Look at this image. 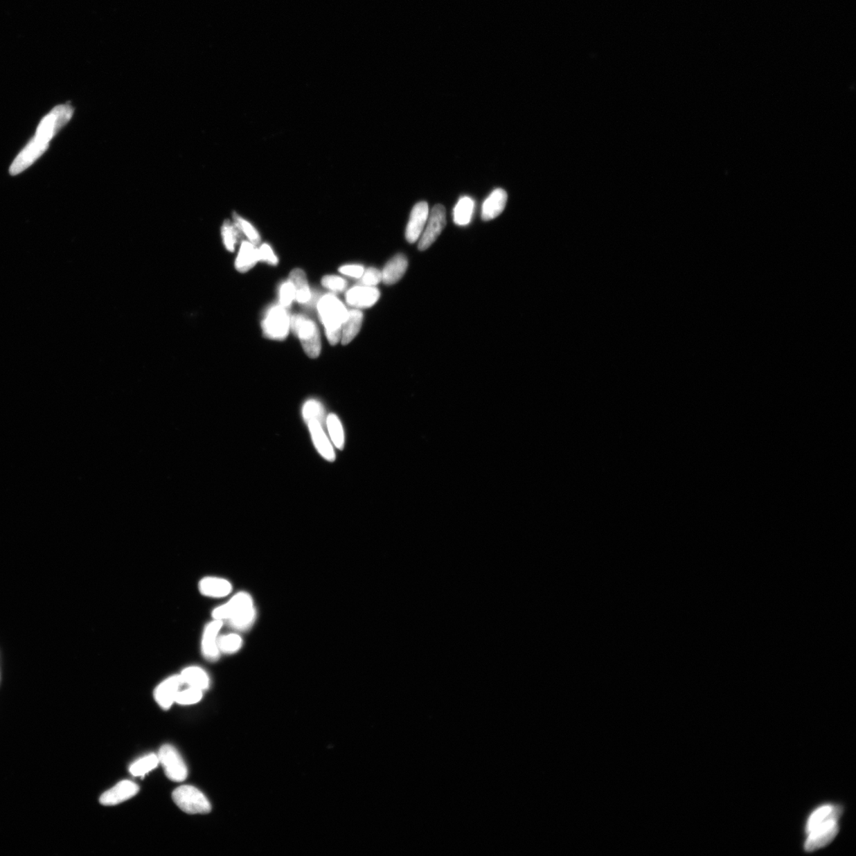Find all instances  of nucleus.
Instances as JSON below:
<instances>
[{
    "instance_id": "nucleus-1",
    "label": "nucleus",
    "mask_w": 856,
    "mask_h": 856,
    "mask_svg": "<svg viewBox=\"0 0 856 856\" xmlns=\"http://www.w3.org/2000/svg\"><path fill=\"white\" fill-rule=\"evenodd\" d=\"M212 617L213 619L227 622L229 627L235 630H249L256 618L253 599L248 592H238L227 603L214 608Z\"/></svg>"
},
{
    "instance_id": "nucleus-2",
    "label": "nucleus",
    "mask_w": 856,
    "mask_h": 856,
    "mask_svg": "<svg viewBox=\"0 0 856 856\" xmlns=\"http://www.w3.org/2000/svg\"><path fill=\"white\" fill-rule=\"evenodd\" d=\"M321 321L325 326L329 344L337 345L341 340L342 326L347 319L348 310L336 296H323L317 305Z\"/></svg>"
},
{
    "instance_id": "nucleus-3",
    "label": "nucleus",
    "mask_w": 856,
    "mask_h": 856,
    "mask_svg": "<svg viewBox=\"0 0 856 856\" xmlns=\"http://www.w3.org/2000/svg\"><path fill=\"white\" fill-rule=\"evenodd\" d=\"M290 330L297 337L307 355L316 359L321 351L319 329L315 322L301 314L290 316Z\"/></svg>"
},
{
    "instance_id": "nucleus-4",
    "label": "nucleus",
    "mask_w": 856,
    "mask_h": 856,
    "mask_svg": "<svg viewBox=\"0 0 856 856\" xmlns=\"http://www.w3.org/2000/svg\"><path fill=\"white\" fill-rule=\"evenodd\" d=\"M74 114V108L69 104L54 107L52 112L44 118L37 126V139L49 143L65 125H67Z\"/></svg>"
},
{
    "instance_id": "nucleus-5",
    "label": "nucleus",
    "mask_w": 856,
    "mask_h": 856,
    "mask_svg": "<svg viewBox=\"0 0 856 856\" xmlns=\"http://www.w3.org/2000/svg\"><path fill=\"white\" fill-rule=\"evenodd\" d=\"M172 798L179 808L189 814H206L211 811V805L205 794L195 787L181 786L175 789Z\"/></svg>"
},
{
    "instance_id": "nucleus-6",
    "label": "nucleus",
    "mask_w": 856,
    "mask_h": 856,
    "mask_svg": "<svg viewBox=\"0 0 856 856\" xmlns=\"http://www.w3.org/2000/svg\"><path fill=\"white\" fill-rule=\"evenodd\" d=\"M263 336L267 339L282 341L288 337L290 330V316L281 305L271 307L262 322Z\"/></svg>"
},
{
    "instance_id": "nucleus-7",
    "label": "nucleus",
    "mask_w": 856,
    "mask_h": 856,
    "mask_svg": "<svg viewBox=\"0 0 856 856\" xmlns=\"http://www.w3.org/2000/svg\"><path fill=\"white\" fill-rule=\"evenodd\" d=\"M158 758L170 781L183 782L188 777V767L182 756L172 745H163L159 751Z\"/></svg>"
},
{
    "instance_id": "nucleus-8",
    "label": "nucleus",
    "mask_w": 856,
    "mask_h": 856,
    "mask_svg": "<svg viewBox=\"0 0 856 856\" xmlns=\"http://www.w3.org/2000/svg\"><path fill=\"white\" fill-rule=\"evenodd\" d=\"M427 226L425 231L421 235L418 248L420 251H425L434 244L443 230L447 226L446 208L443 205L438 204L433 207L427 219Z\"/></svg>"
},
{
    "instance_id": "nucleus-9",
    "label": "nucleus",
    "mask_w": 856,
    "mask_h": 856,
    "mask_svg": "<svg viewBox=\"0 0 856 856\" xmlns=\"http://www.w3.org/2000/svg\"><path fill=\"white\" fill-rule=\"evenodd\" d=\"M837 819L838 817H832L808 833L805 843L806 852L812 853L824 848L835 839L839 831Z\"/></svg>"
},
{
    "instance_id": "nucleus-10",
    "label": "nucleus",
    "mask_w": 856,
    "mask_h": 856,
    "mask_svg": "<svg viewBox=\"0 0 856 856\" xmlns=\"http://www.w3.org/2000/svg\"><path fill=\"white\" fill-rule=\"evenodd\" d=\"M48 146V143L44 142L34 136V139L29 142V144L15 158L12 166L10 168V174L17 175L23 172L24 170L31 166L37 159H39L47 151Z\"/></svg>"
},
{
    "instance_id": "nucleus-11",
    "label": "nucleus",
    "mask_w": 856,
    "mask_h": 856,
    "mask_svg": "<svg viewBox=\"0 0 856 856\" xmlns=\"http://www.w3.org/2000/svg\"><path fill=\"white\" fill-rule=\"evenodd\" d=\"M224 622L222 620L213 619L203 630L201 641L202 654L208 661H217L221 656L218 648V636L222 629Z\"/></svg>"
},
{
    "instance_id": "nucleus-12",
    "label": "nucleus",
    "mask_w": 856,
    "mask_h": 856,
    "mask_svg": "<svg viewBox=\"0 0 856 856\" xmlns=\"http://www.w3.org/2000/svg\"><path fill=\"white\" fill-rule=\"evenodd\" d=\"M428 217H429V207H428L427 202L416 203L411 211L408 226L406 227L405 238L409 243L413 244L421 237Z\"/></svg>"
},
{
    "instance_id": "nucleus-13",
    "label": "nucleus",
    "mask_w": 856,
    "mask_h": 856,
    "mask_svg": "<svg viewBox=\"0 0 856 856\" xmlns=\"http://www.w3.org/2000/svg\"><path fill=\"white\" fill-rule=\"evenodd\" d=\"M184 683L180 675H174L159 684L154 690V698L162 709L168 710L175 702V699Z\"/></svg>"
},
{
    "instance_id": "nucleus-14",
    "label": "nucleus",
    "mask_w": 856,
    "mask_h": 856,
    "mask_svg": "<svg viewBox=\"0 0 856 856\" xmlns=\"http://www.w3.org/2000/svg\"><path fill=\"white\" fill-rule=\"evenodd\" d=\"M380 298V292L375 287L359 285L351 288L346 294V301L348 305L356 308L365 309L376 304Z\"/></svg>"
},
{
    "instance_id": "nucleus-15",
    "label": "nucleus",
    "mask_w": 856,
    "mask_h": 856,
    "mask_svg": "<svg viewBox=\"0 0 856 856\" xmlns=\"http://www.w3.org/2000/svg\"><path fill=\"white\" fill-rule=\"evenodd\" d=\"M139 785L129 781H124L104 793L100 798V803L104 805H115L129 800L139 793Z\"/></svg>"
},
{
    "instance_id": "nucleus-16",
    "label": "nucleus",
    "mask_w": 856,
    "mask_h": 856,
    "mask_svg": "<svg viewBox=\"0 0 856 856\" xmlns=\"http://www.w3.org/2000/svg\"><path fill=\"white\" fill-rule=\"evenodd\" d=\"M507 202L508 194L506 190L501 188L494 190L483 203L482 220L488 222L497 218L506 208Z\"/></svg>"
},
{
    "instance_id": "nucleus-17",
    "label": "nucleus",
    "mask_w": 856,
    "mask_h": 856,
    "mask_svg": "<svg viewBox=\"0 0 856 856\" xmlns=\"http://www.w3.org/2000/svg\"><path fill=\"white\" fill-rule=\"evenodd\" d=\"M307 425L309 426L312 440L317 452L328 462H334L336 460V454H335L332 444L329 440L323 427L315 420L310 421Z\"/></svg>"
},
{
    "instance_id": "nucleus-18",
    "label": "nucleus",
    "mask_w": 856,
    "mask_h": 856,
    "mask_svg": "<svg viewBox=\"0 0 856 856\" xmlns=\"http://www.w3.org/2000/svg\"><path fill=\"white\" fill-rule=\"evenodd\" d=\"M199 591L202 596L208 598H223L233 591V585L226 579L217 577H206L199 582Z\"/></svg>"
},
{
    "instance_id": "nucleus-19",
    "label": "nucleus",
    "mask_w": 856,
    "mask_h": 856,
    "mask_svg": "<svg viewBox=\"0 0 856 856\" xmlns=\"http://www.w3.org/2000/svg\"><path fill=\"white\" fill-rule=\"evenodd\" d=\"M409 262L407 258L403 254H398L389 260L382 271V282L386 285H393L400 281L407 271Z\"/></svg>"
},
{
    "instance_id": "nucleus-20",
    "label": "nucleus",
    "mask_w": 856,
    "mask_h": 856,
    "mask_svg": "<svg viewBox=\"0 0 856 856\" xmlns=\"http://www.w3.org/2000/svg\"><path fill=\"white\" fill-rule=\"evenodd\" d=\"M179 675L184 685L188 687L199 688L203 691L210 688V677L205 669L199 666L186 667Z\"/></svg>"
},
{
    "instance_id": "nucleus-21",
    "label": "nucleus",
    "mask_w": 856,
    "mask_h": 856,
    "mask_svg": "<svg viewBox=\"0 0 856 856\" xmlns=\"http://www.w3.org/2000/svg\"><path fill=\"white\" fill-rule=\"evenodd\" d=\"M259 261V251L255 248V245L250 241H244L235 260V269L240 273H245L253 268Z\"/></svg>"
},
{
    "instance_id": "nucleus-22",
    "label": "nucleus",
    "mask_w": 856,
    "mask_h": 856,
    "mask_svg": "<svg viewBox=\"0 0 856 856\" xmlns=\"http://www.w3.org/2000/svg\"><path fill=\"white\" fill-rule=\"evenodd\" d=\"M364 314L358 310L348 311L347 319L342 326L341 342L343 345L349 344L359 334L363 325Z\"/></svg>"
},
{
    "instance_id": "nucleus-23",
    "label": "nucleus",
    "mask_w": 856,
    "mask_h": 856,
    "mask_svg": "<svg viewBox=\"0 0 856 856\" xmlns=\"http://www.w3.org/2000/svg\"><path fill=\"white\" fill-rule=\"evenodd\" d=\"M289 281L292 282L295 287V300L301 304L308 303L312 298V294L305 272L299 268L294 269L289 274Z\"/></svg>"
},
{
    "instance_id": "nucleus-24",
    "label": "nucleus",
    "mask_w": 856,
    "mask_h": 856,
    "mask_svg": "<svg viewBox=\"0 0 856 856\" xmlns=\"http://www.w3.org/2000/svg\"><path fill=\"white\" fill-rule=\"evenodd\" d=\"M474 210V201L470 197H461L454 210V222L460 226H467Z\"/></svg>"
},
{
    "instance_id": "nucleus-25",
    "label": "nucleus",
    "mask_w": 856,
    "mask_h": 856,
    "mask_svg": "<svg viewBox=\"0 0 856 856\" xmlns=\"http://www.w3.org/2000/svg\"><path fill=\"white\" fill-rule=\"evenodd\" d=\"M304 420L307 424L315 420L323 427L326 426L327 417L325 407L316 400H309L305 403L303 409Z\"/></svg>"
},
{
    "instance_id": "nucleus-26",
    "label": "nucleus",
    "mask_w": 856,
    "mask_h": 856,
    "mask_svg": "<svg viewBox=\"0 0 856 856\" xmlns=\"http://www.w3.org/2000/svg\"><path fill=\"white\" fill-rule=\"evenodd\" d=\"M839 811L832 805H822L811 814L806 825V833L832 817H839Z\"/></svg>"
},
{
    "instance_id": "nucleus-27",
    "label": "nucleus",
    "mask_w": 856,
    "mask_h": 856,
    "mask_svg": "<svg viewBox=\"0 0 856 856\" xmlns=\"http://www.w3.org/2000/svg\"><path fill=\"white\" fill-rule=\"evenodd\" d=\"M326 427L333 445L339 449H343L345 443V436L344 427L341 422H340L339 419V417L335 414L328 415L327 417Z\"/></svg>"
},
{
    "instance_id": "nucleus-28",
    "label": "nucleus",
    "mask_w": 856,
    "mask_h": 856,
    "mask_svg": "<svg viewBox=\"0 0 856 856\" xmlns=\"http://www.w3.org/2000/svg\"><path fill=\"white\" fill-rule=\"evenodd\" d=\"M242 646L243 639L238 634H226L218 636V648L221 654H235Z\"/></svg>"
},
{
    "instance_id": "nucleus-29",
    "label": "nucleus",
    "mask_w": 856,
    "mask_h": 856,
    "mask_svg": "<svg viewBox=\"0 0 856 856\" xmlns=\"http://www.w3.org/2000/svg\"><path fill=\"white\" fill-rule=\"evenodd\" d=\"M159 764L158 756L150 754L134 763L130 767V772L134 776L144 777L146 774L154 770Z\"/></svg>"
},
{
    "instance_id": "nucleus-30",
    "label": "nucleus",
    "mask_w": 856,
    "mask_h": 856,
    "mask_svg": "<svg viewBox=\"0 0 856 856\" xmlns=\"http://www.w3.org/2000/svg\"><path fill=\"white\" fill-rule=\"evenodd\" d=\"M240 230L234 223L233 224L229 221L224 222L222 228V234L224 244L229 251H234L235 244H238V240L240 238Z\"/></svg>"
},
{
    "instance_id": "nucleus-31",
    "label": "nucleus",
    "mask_w": 856,
    "mask_h": 856,
    "mask_svg": "<svg viewBox=\"0 0 856 856\" xmlns=\"http://www.w3.org/2000/svg\"><path fill=\"white\" fill-rule=\"evenodd\" d=\"M202 696V690L188 687V688L179 691L175 702L183 706L193 705L200 702Z\"/></svg>"
},
{
    "instance_id": "nucleus-32",
    "label": "nucleus",
    "mask_w": 856,
    "mask_h": 856,
    "mask_svg": "<svg viewBox=\"0 0 856 856\" xmlns=\"http://www.w3.org/2000/svg\"><path fill=\"white\" fill-rule=\"evenodd\" d=\"M233 218L235 226L239 228L241 233H243L246 237L248 238L250 242L254 245L259 244L260 242V234L258 233L257 230L252 226V224L244 220V218L238 215L237 213L234 214Z\"/></svg>"
},
{
    "instance_id": "nucleus-33",
    "label": "nucleus",
    "mask_w": 856,
    "mask_h": 856,
    "mask_svg": "<svg viewBox=\"0 0 856 856\" xmlns=\"http://www.w3.org/2000/svg\"><path fill=\"white\" fill-rule=\"evenodd\" d=\"M321 283L326 288L333 292H343L348 287V283L341 277L337 276H327L322 278Z\"/></svg>"
},
{
    "instance_id": "nucleus-34",
    "label": "nucleus",
    "mask_w": 856,
    "mask_h": 856,
    "mask_svg": "<svg viewBox=\"0 0 856 856\" xmlns=\"http://www.w3.org/2000/svg\"><path fill=\"white\" fill-rule=\"evenodd\" d=\"M296 298V289L292 282L288 281L284 283L280 287V305L283 307L289 306L293 303Z\"/></svg>"
},
{
    "instance_id": "nucleus-35",
    "label": "nucleus",
    "mask_w": 856,
    "mask_h": 856,
    "mask_svg": "<svg viewBox=\"0 0 856 856\" xmlns=\"http://www.w3.org/2000/svg\"><path fill=\"white\" fill-rule=\"evenodd\" d=\"M360 278L361 285L375 287V285L382 282V274L378 269L371 267L364 271L363 276Z\"/></svg>"
},
{
    "instance_id": "nucleus-36",
    "label": "nucleus",
    "mask_w": 856,
    "mask_h": 856,
    "mask_svg": "<svg viewBox=\"0 0 856 856\" xmlns=\"http://www.w3.org/2000/svg\"><path fill=\"white\" fill-rule=\"evenodd\" d=\"M260 261L266 262L268 265L276 266L278 263V257L274 254L271 246L267 244H263L259 249Z\"/></svg>"
},
{
    "instance_id": "nucleus-37",
    "label": "nucleus",
    "mask_w": 856,
    "mask_h": 856,
    "mask_svg": "<svg viewBox=\"0 0 856 856\" xmlns=\"http://www.w3.org/2000/svg\"><path fill=\"white\" fill-rule=\"evenodd\" d=\"M339 271L344 274V276L351 278H360L363 276L365 269L362 265H350L340 267Z\"/></svg>"
}]
</instances>
